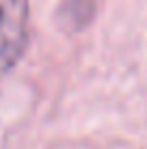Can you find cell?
<instances>
[{
	"mask_svg": "<svg viewBox=\"0 0 147 149\" xmlns=\"http://www.w3.org/2000/svg\"><path fill=\"white\" fill-rule=\"evenodd\" d=\"M28 17V0H0V80L26 50Z\"/></svg>",
	"mask_w": 147,
	"mask_h": 149,
	"instance_id": "cell-1",
	"label": "cell"
}]
</instances>
